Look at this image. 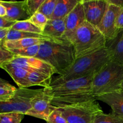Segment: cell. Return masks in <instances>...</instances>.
<instances>
[{
	"label": "cell",
	"mask_w": 123,
	"mask_h": 123,
	"mask_svg": "<svg viewBox=\"0 0 123 123\" xmlns=\"http://www.w3.org/2000/svg\"><path fill=\"white\" fill-rule=\"evenodd\" d=\"M52 81V76L34 71L30 72L26 79L28 88L38 85L43 86L44 88H46L50 86Z\"/></svg>",
	"instance_id": "obj_19"
},
{
	"label": "cell",
	"mask_w": 123,
	"mask_h": 123,
	"mask_svg": "<svg viewBox=\"0 0 123 123\" xmlns=\"http://www.w3.org/2000/svg\"><path fill=\"white\" fill-rule=\"evenodd\" d=\"M16 22L12 21L4 17H0V28H1L11 29Z\"/></svg>",
	"instance_id": "obj_32"
},
{
	"label": "cell",
	"mask_w": 123,
	"mask_h": 123,
	"mask_svg": "<svg viewBox=\"0 0 123 123\" xmlns=\"http://www.w3.org/2000/svg\"><path fill=\"white\" fill-rule=\"evenodd\" d=\"M22 68L30 71L37 72L52 76L56 73L55 70L49 64L35 57H22L14 56L11 62Z\"/></svg>",
	"instance_id": "obj_11"
},
{
	"label": "cell",
	"mask_w": 123,
	"mask_h": 123,
	"mask_svg": "<svg viewBox=\"0 0 123 123\" xmlns=\"http://www.w3.org/2000/svg\"><path fill=\"white\" fill-rule=\"evenodd\" d=\"M40 49V44L32 46L28 48L20 49H12L9 50L14 56L22 57H36L38 54Z\"/></svg>",
	"instance_id": "obj_25"
},
{
	"label": "cell",
	"mask_w": 123,
	"mask_h": 123,
	"mask_svg": "<svg viewBox=\"0 0 123 123\" xmlns=\"http://www.w3.org/2000/svg\"><path fill=\"white\" fill-rule=\"evenodd\" d=\"M69 42L78 59L105 48L106 39L97 26L85 20L70 38Z\"/></svg>",
	"instance_id": "obj_4"
},
{
	"label": "cell",
	"mask_w": 123,
	"mask_h": 123,
	"mask_svg": "<svg viewBox=\"0 0 123 123\" xmlns=\"http://www.w3.org/2000/svg\"><path fill=\"white\" fill-rule=\"evenodd\" d=\"M85 20L84 8L79 0L77 6L66 18V31L62 38L69 41L73 33Z\"/></svg>",
	"instance_id": "obj_12"
},
{
	"label": "cell",
	"mask_w": 123,
	"mask_h": 123,
	"mask_svg": "<svg viewBox=\"0 0 123 123\" xmlns=\"http://www.w3.org/2000/svg\"><path fill=\"white\" fill-rule=\"evenodd\" d=\"M1 68L6 70L10 74L19 88H27V79L30 71L25 70L12 62L3 65Z\"/></svg>",
	"instance_id": "obj_16"
},
{
	"label": "cell",
	"mask_w": 123,
	"mask_h": 123,
	"mask_svg": "<svg viewBox=\"0 0 123 123\" xmlns=\"http://www.w3.org/2000/svg\"><path fill=\"white\" fill-rule=\"evenodd\" d=\"M56 107L52 105V98L44 91V89L35 95L31 100V108L26 115L37 118L48 120L50 114L56 109Z\"/></svg>",
	"instance_id": "obj_8"
},
{
	"label": "cell",
	"mask_w": 123,
	"mask_h": 123,
	"mask_svg": "<svg viewBox=\"0 0 123 123\" xmlns=\"http://www.w3.org/2000/svg\"><path fill=\"white\" fill-rule=\"evenodd\" d=\"M23 38H38V39L45 40H50L52 39L50 37H47L43 34L17 31L11 28L5 40H17Z\"/></svg>",
	"instance_id": "obj_21"
},
{
	"label": "cell",
	"mask_w": 123,
	"mask_h": 123,
	"mask_svg": "<svg viewBox=\"0 0 123 123\" xmlns=\"http://www.w3.org/2000/svg\"><path fill=\"white\" fill-rule=\"evenodd\" d=\"M107 1L108 3L111 4L120 8L123 7V0H107Z\"/></svg>",
	"instance_id": "obj_35"
},
{
	"label": "cell",
	"mask_w": 123,
	"mask_h": 123,
	"mask_svg": "<svg viewBox=\"0 0 123 123\" xmlns=\"http://www.w3.org/2000/svg\"><path fill=\"white\" fill-rule=\"evenodd\" d=\"M28 20L43 31L49 19L44 14L41 13L40 12H37L33 14Z\"/></svg>",
	"instance_id": "obj_28"
},
{
	"label": "cell",
	"mask_w": 123,
	"mask_h": 123,
	"mask_svg": "<svg viewBox=\"0 0 123 123\" xmlns=\"http://www.w3.org/2000/svg\"><path fill=\"white\" fill-rule=\"evenodd\" d=\"M25 115L14 112L0 114V123H20Z\"/></svg>",
	"instance_id": "obj_27"
},
{
	"label": "cell",
	"mask_w": 123,
	"mask_h": 123,
	"mask_svg": "<svg viewBox=\"0 0 123 123\" xmlns=\"http://www.w3.org/2000/svg\"><path fill=\"white\" fill-rule=\"evenodd\" d=\"M7 15V9L0 2V17H5Z\"/></svg>",
	"instance_id": "obj_36"
},
{
	"label": "cell",
	"mask_w": 123,
	"mask_h": 123,
	"mask_svg": "<svg viewBox=\"0 0 123 123\" xmlns=\"http://www.w3.org/2000/svg\"><path fill=\"white\" fill-rule=\"evenodd\" d=\"M10 29L1 28H0V40L4 41L6 39Z\"/></svg>",
	"instance_id": "obj_34"
},
{
	"label": "cell",
	"mask_w": 123,
	"mask_h": 123,
	"mask_svg": "<svg viewBox=\"0 0 123 123\" xmlns=\"http://www.w3.org/2000/svg\"><path fill=\"white\" fill-rule=\"evenodd\" d=\"M115 26L118 30L123 29V7L120 10L115 21Z\"/></svg>",
	"instance_id": "obj_33"
},
{
	"label": "cell",
	"mask_w": 123,
	"mask_h": 123,
	"mask_svg": "<svg viewBox=\"0 0 123 123\" xmlns=\"http://www.w3.org/2000/svg\"><path fill=\"white\" fill-rule=\"evenodd\" d=\"M47 123H68L62 116L59 108H56L50 115L46 121Z\"/></svg>",
	"instance_id": "obj_31"
},
{
	"label": "cell",
	"mask_w": 123,
	"mask_h": 123,
	"mask_svg": "<svg viewBox=\"0 0 123 123\" xmlns=\"http://www.w3.org/2000/svg\"><path fill=\"white\" fill-rule=\"evenodd\" d=\"M17 89L7 82L0 83V102L10 99L15 94Z\"/></svg>",
	"instance_id": "obj_24"
},
{
	"label": "cell",
	"mask_w": 123,
	"mask_h": 123,
	"mask_svg": "<svg viewBox=\"0 0 123 123\" xmlns=\"http://www.w3.org/2000/svg\"><path fill=\"white\" fill-rule=\"evenodd\" d=\"M58 0H44L38 12L44 14L49 20L52 19Z\"/></svg>",
	"instance_id": "obj_26"
},
{
	"label": "cell",
	"mask_w": 123,
	"mask_h": 123,
	"mask_svg": "<svg viewBox=\"0 0 123 123\" xmlns=\"http://www.w3.org/2000/svg\"><path fill=\"white\" fill-rule=\"evenodd\" d=\"M121 90L123 91V81L122 84H121Z\"/></svg>",
	"instance_id": "obj_38"
},
{
	"label": "cell",
	"mask_w": 123,
	"mask_h": 123,
	"mask_svg": "<svg viewBox=\"0 0 123 123\" xmlns=\"http://www.w3.org/2000/svg\"><path fill=\"white\" fill-rule=\"evenodd\" d=\"M12 29L17 31H24V32H31V33L39 34H43V31L32 24L31 22L28 20H24V21L17 22L13 26Z\"/></svg>",
	"instance_id": "obj_22"
},
{
	"label": "cell",
	"mask_w": 123,
	"mask_h": 123,
	"mask_svg": "<svg viewBox=\"0 0 123 123\" xmlns=\"http://www.w3.org/2000/svg\"><path fill=\"white\" fill-rule=\"evenodd\" d=\"M110 60L106 47L93 54L76 59L73 65L62 75L58 76L52 80L50 86H55L96 73Z\"/></svg>",
	"instance_id": "obj_3"
},
{
	"label": "cell",
	"mask_w": 123,
	"mask_h": 123,
	"mask_svg": "<svg viewBox=\"0 0 123 123\" xmlns=\"http://www.w3.org/2000/svg\"><path fill=\"white\" fill-rule=\"evenodd\" d=\"M59 109L68 123H94L96 116L103 112L96 100Z\"/></svg>",
	"instance_id": "obj_6"
},
{
	"label": "cell",
	"mask_w": 123,
	"mask_h": 123,
	"mask_svg": "<svg viewBox=\"0 0 123 123\" xmlns=\"http://www.w3.org/2000/svg\"><path fill=\"white\" fill-rule=\"evenodd\" d=\"M45 40L38 38H23L17 40L3 41V45L7 50L20 49L28 48L32 46L40 44Z\"/></svg>",
	"instance_id": "obj_20"
},
{
	"label": "cell",
	"mask_w": 123,
	"mask_h": 123,
	"mask_svg": "<svg viewBox=\"0 0 123 123\" xmlns=\"http://www.w3.org/2000/svg\"><path fill=\"white\" fill-rule=\"evenodd\" d=\"M66 31V18L50 19L43 31V34L53 39L62 38Z\"/></svg>",
	"instance_id": "obj_17"
},
{
	"label": "cell",
	"mask_w": 123,
	"mask_h": 123,
	"mask_svg": "<svg viewBox=\"0 0 123 123\" xmlns=\"http://www.w3.org/2000/svg\"><path fill=\"white\" fill-rule=\"evenodd\" d=\"M35 58L50 65L59 76L62 75L76 60L73 45L64 38L44 40L40 44Z\"/></svg>",
	"instance_id": "obj_2"
},
{
	"label": "cell",
	"mask_w": 123,
	"mask_h": 123,
	"mask_svg": "<svg viewBox=\"0 0 123 123\" xmlns=\"http://www.w3.org/2000/svg\"><path fill=\"white\" fill-rule=\"evenodd\" d=\"M6 82H7V81H6V80H4V79H1V78H0V83H6Z\"/></svg>",
	"instance_id": "obj_37"
},
{
	"label": "cell",
	"mask_w": 123,
	"mask_h": 123,
	"mask_svg": "<svg viewBox=\"0 0 123 123\" xmlns=\"http://www.w3.org/2000/svg\"><path fill=\"white\" fill-rule=\"evenodd\" d=\"M14 57V55L4 46L3 41L0 40V68L3 65L11 62Z\"/></svg>",
	"instance_id": "obj_29"
},
{
	"label": "cell",
	"mask_w": 123,
	"mask_h": 123,
	"mask_svg": "<svg viewBox=\"0 0 123 123\" xmlns=\"http://www.w3.org/2000/svg\"><path fill=\"white\" fill-rule=\"evenodd\" d=\"M106 48L111 60L123 66V29L120 30L115 38L106 41Z\"/></svg>",
	"instance_id": "obj_14"
},
{
	"label": "cell",
	"mask_w": 123,
	"mask_h": 123,
	"mask_svg": "<svg viewBox=\"0 0 123 123\" xmlns=\"http://www.w3.org/2000/svg\"><path fill=\"white\" fill-rule=\"evenodd\" d=\"M95 73L43 89L51 97L52 105L58 108L97 100L92 91Z\"/></svg>",
	"instance_id": "obj_1"
},
{
	"label": "cell",
	"mask_w": 123,
	"mask_h": 123,
	"mask_svg": "<svg viewBox=\"0 0 123 123\" xmlns=\"http://www.w3.org/2000/svg\"><path fill=\"white\" fill-rule=\"evenodd\" d=\"M44 0H26V7L31 17L38 12Z\"/></svg>",
	"instance_id": "obj_30"
},
{
	"label": "cell",
	"mask_w": 123,
	"mask_h": 123,
	"mask_svg": "<svg viewBox=\"0 0 123 123\" xmlns=\"http://www.w3.org/2000/svg\"><path fill=\"white\" fill-rule=\"evenodd\" d=\"M123 81V66L110 60L95 73L92 91L96 98L104 94L121 90Z\"/></svg>",
	"instance_id": "obj_5"
},
{
	"label": "cell",
	"mask_w": 123,
	"mask_h": 123,
	"mask_svg": "<svg viewBox=\"0 0 123 123\" xmlns=\"http://www.w3.org/2000/svg\"><path fill=\"white\" fill-rule=\"evenodd\" d=\"M39 90L18 88L13 97L6 102H0V114L20 113L26 115L31 108V100Z\"/></svg>",
	"instance_id": "obj_7"
},
{
	"label": "cell",
	"mask_w": 123,
	"mask_h": 123,
	"mask_svg": "<svg viewBox=\"0 0 123 123\" xmlns=\"http://www.w3.org/2000/svg\"><path fill=\"white\" fill-rule=\"evenodd\" d=\"M108 4V8L102 20L97 26V28L105 36L106 41L115 38L120 30L115 26V21L121 8L111 4Z\"/></svg>",
	"instance_id": "obj_10"
},
{
	"label": "cell",
	"mask_w": 123,
	"mask_h": 123,
	"mask_svg": "<svg viewBox=\"0 0 123 123\" xmlns=\"http://www.w3.org/2000/svg\"><path fill=\"white\" fill-rule=\"evenodd\" d=\"M79 1V0H58L52 19L66 18Z\"/></svg>",
	"instance_id": "obj_18"
},
{
	"label": "cell",
	"mask_w": 123,
	"mask_h": 123,
	"mask_svg": "<svg viewBox=\"0 0 123 123\" xmlns=\"http://www.w3.org/2000/svg\"><path fill=\"white\" fill-rule=\"evenodd\" d=\"M94 123H123V117L112 112L105 114L102 112L96 116Z\"/></svg>",
	"instance_id": "obj_23"
},
{
	"label": "cell",
	"mask_w": 123,
	"mask_h": 123,
	"mask_svg": "<svg viewBox=\"0 0 123 123\" xmlns=\"http://www.w3.org/2000/svg\"><path fill=\"white\" fill-rule=\"evenodd\" d=\"M97 100L108 104L112 109V112L123 117V91L117 90L98 96Z\"/></svg>",
	"instance_id": "obj_15"
},
{
	"label": "cell",
	"mask_w": 123,
	"mask_h": 123,
	"mask_svg": "<svg viewBox=\"0 0 123 123\" xmlns=\"http://www.w3.org/2000/svg\"><path fill=\"white\" fill-rule=\"evenodd\" d=\"M84 8L85 20L97 26L108 7L107 0H80Z\"/></svg>",
	"instance_id": "obj_9"
},
{
	"label": "cell",
	"mask_w": 123,
	"mask_h": 123,
	"mask_svg": "<svg viewBox=\"0 0 123 123\" xmlns=\"http://www.w3.org/2000/svg\"><path fill=\"white\" fill-rule=\"evenodd\" d=\"M1 3L7 9L6 19L14 22L28 20L31 18L26 7L25 1H0Z\"/></svg>",
	"instance_id": "obj_13"
}]
</instances>
